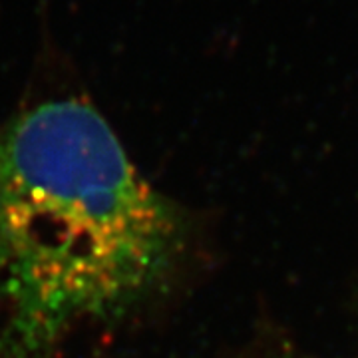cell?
Here are the masks:
<instances>
[{"mask_svg": "<svg viewBox=\"0 0 358 358\" xmlns=\"http://www.w3.org/2000/svg\"><path fill=\"white\" fill-rule=\"evenodd\" d=\"M178 213L80 100L0 129V358H44L82 322L117 317L166 279Z\"/></svg>", "mask_w": 358, "mask_h": 358, "instance_id": "obj_1", "label": "cell"}]
</instances>
